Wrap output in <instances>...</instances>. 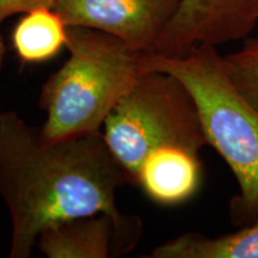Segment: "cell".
<instances>
[{
	"label": "cell",
	"instance_id": "obj_1",
	"mask_svg": "<svg viewBox=\"0 0 258 258\" xmlns=\"http://www.w3.org/2000/svg\"><path fill=\"white\" fill-rule=\"evenodd\" d=\"M128 177L102 131L46 141L16 111L0 112V196L11 219L10 258L31 256L48 226L118 211Z\"/></svg>",
	"mask_w": 258,
	"mask_h": 258
},
{
	"label": "cell",
	"instance_id": "obj_2",
	"mask_svg": "<svg viewBox=\"0 0 258 258\" xmlns=\"http://www.w3.org/2000/svg\"><path fill=\"white\" fill-rule=\"evenodd\" d=\"M140 62L145 72L167 73L185 86L207 144L237 180L232 220L241 227L258 221V110L234 85L224 55L217 47L200 46L180 56L143 53Z\"/></svg>",
	"mask_w": 258,
	"mask_h": 258
},
{
	"label": "cell",
	"instance_id": "obj_3",
	"mask_svg": "<svg viewBox=\"0 0 258 258\" xmlns=\"http://www.w3.org/2000/svg\"><path fill=\"white\" fill-rule=\"evenodd\" d=\"M70 56L46 80L40 108L46 112L41 127L46 141H57L95 132L145 71L141 54L105 32L70 27Z\"/></svg>",
	"mask_w": 258,
	"mask_h": 258
},
{
	"label": "cell",
	"instance_id": "obj_4",
	"mask_svg": "<svg viewBox=\"0 0 258 258\" xmlns=\"http://www.w3.org/2000/svg\"><path fill=\"white\" fill-rule=\"evenodd\" d=\"M103 137L129 184L148 154L165 146L200 151L207 144L191 95L167 73L144 72L103 124Z\"/></svg>",
	"mask_w": 258,
	"mask_h": 258
},
{
	"label": "cell",
	"instance_id": "obj_5",
	"mask_svg": "<svg viewBox=\"0 0 258 258\" xmlns=\"http://www.w3.org/2000/svg\"><path fill=\"white\" fill-rule=\"evenodd\" d=\"M180 0H56L53 9L69 27L93 29L139 53L156 50Z\"/></svg>",
	"mask_w": 258,
	"mask_h": 258
},
{
	"label": "cell",
	"instance_id": "obj_6",
	"mask_svg": "<svg viewBox=\"0 0 258 258\" xmlns=\"http://www.w3.org/2000/svg\"><path fill=\"white\" fill-rule=\"evenodd\" d=\"M258 24V0H180L156 53L180 56L200 46L244 41Z\"/></svg>",
	"mask_w": 258,
	"mask_h": 258
},
{
	"label": "cell",
	"instance_id": "obj_7",
	"mask_svg": "<svg viewBox=\"0 0 258 258\" xmlns=\"http://www.w3.org/2000/svg\"><path fill=\"white\" fill-rule=\"evenodd\" d=\"M141 234L143 221L137 215L101 213L48 226L37 245L48 258H110L133 251Z\"/></svg>",
	"mask_w": 258,
	"mask_h": 258
},
{
	"label": "cell",
	"instance_id": "obj_8",
	"mask_svg": "<svg viewBox=\"0 0 258 258\" xmlns=\"http://www.w3.org/2000/svg\"><path fill=\"white\" fill-rule=\"evenodd\" d=\"M202 180L200 152L183 146H165L148 154L134 185L148 199L165 207L189 201Z\"/></svg>",
	"mask_w": 258,
	"mask_h": 258
},
{
	"label": "cell",
	"instance_id": "obj_9",
	"mask_svg": "<svg viewBox=\"0 0 258 258\" xmlns=\"http://www.w3.org/2000/svg\"><path fill=\"white\" fill-rule=\"evenodd\" d=\"M69 28L53 8L31 10L14 28L12 47L23 64L47 62L66 48Z\"/></svg>",
	"mask_w": 258,
	"mask_h": 258
},
{
	"label": "cell",
	"instance_id": "obj_10",
	"mask_svg": "<svg viewBox=\"0 0 258 258\" xmlns=\"http://www.w3.org/2000/svg\"><path fill=\"white\" fill-rule=\"evenodd\" d=\"M148 258H258V221L234 233L207 237L184 233L158 245Z\"/></svg>",
	"mask_w": 258,
	"mask_h": 258
},
{
	"label": "cell",
	"instance_id": "obj_11",
	"mask_svg": "<svg viewBox=\"0 0 258 258\" xmlns=\"http://www.w3.org/2000/svg\"><path fill=\"white\" fill-rule=\"evenodd\" d=\"M224 57L234 85L258 110V34L245 38L239 49Z\"/></svg>",
	"mask_w": 258,
	"mask_h": 258
},
{
	"label": "cell",
	"instance_id": "obj_12",
	"mask_svg": "<svg viewBox=\"0 0 258 258\" xmlns=\"http://www.w3.org/2000/svg\"><path fill=\"white\" fill-rule=\"evenodd\" d=\"M56 0H0V25L14 15L27 14L38 8H53Z\"/></svg>",
	"mask_w": 258,
	"mask_h": 258
},
{
	"label": "cell",
	"instance_id": "obj_13",
	"mask_svg": "<svg viewBox=\"0 0 258 258\" xmlns=\"http://www.w3.org/2000/svg\"><path fill=\"white\" fill-rule=\"evenodd\" d=\"M6 53V48L4 44V41H3V37L0 36V70H2L3 63H4V56Z\"/></svg>",
	"mask_w": 258,
	"mask_h": 258
}]
</instances>
